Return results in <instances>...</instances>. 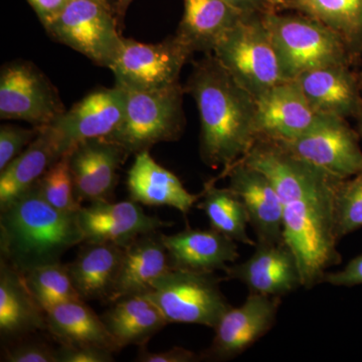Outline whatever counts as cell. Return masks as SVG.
<instances>
[{
  "instance_id": "1",
  "label": "cell",
  "mask_w": 362,
  "mask_h": 362,
  "mask_svg": "<svg viewBox=\"0 0 362 362\" xmlns=\"http://www.w3.org/2000/svg\"><path fill=\"white\" fill-rule=\"evenodd\" d=\"M267 175L282 204L283 238L296 256L302 282L312 289L341 262L337 250L335 192L340 180L282 146L257 140L242 160Z\"/></svg>"
},
{
  "instance_id": "2",
  "label": "cell",
  "mask_w": 362,
  "mask_h": 362,
  "mask_svg": "<svg viewBox=\"0 0 362 362\" xmlns=\"http://www.w3.org/2000/svg\"><path fill=\"white\" fill-rule=\"evenodd\" d=\"M185 90L194 98L201 118L202 161L226 173L257 141L256 99L211 54L194 64Z\"/></svg>"
},
{
  "instance_id": "3",
  "label": "cell",
  "mask_w": 362,
  "mask_h": 362,
  "mask_svg": "<svg viewBox=\"0 0 362 362\" xmlns=\"http://www.w3.org/2000/svg\"><path fill=\"white\" fill-rule=\"evenodd\" d=\"M84 242L77 214L51 206L37 183L0 209L1 259L23 275L59 263L66 251Z\"/></svg>"
},
{
  "instance_id": "4",
  "label": "cell",
  "mask_w": 362,
  "mask_h": 362,
  "mask_svg": "<svg viewBox=\"0 0 362 362\" xmlns=\"http://www.w3.org/2000/svg\"><path fill=\"white\" fill-rule=\"evenodd\" d=\"M213 54L255 99L276 85L290 81L262 13L243 16L221 37Z\"/></svg>"
},
{
  "instance_id": "5",
  "label": "cell",
  "mask_w": 362,
  "mask_h": 362,
  "mask_svg": "<svg viewBox=\"0 0 362 362\" xmlns=\"http://www.w3.org/2000/svg\"><path fill=\"white\" fill-rule=\"evenodd\" d=\"M262 16L288 80L320 66H349L352 54L349 47L320 21L301 13L284 14L277 11H266Z\"/></svg>"
},
{
  "instance_id": "6",
  "label": "cell",
  "mask_w": 362,
  "mask_h": 362,
  "mask_svg": "<svg viewBox=\"0 0 362 362\" xmlns=\"http://www.w3.org/2000/svg\"><path fill=\"white\" fill-rule=\"evenodd\" d=\"M123 90L125 114L107 139L120 145L128 156L149 151L158 143L180 139L185 125V90L180 83L153 90Z\"/></svg>"
},
{
  "instance_id": "7",
  "label": "cell",
  "mask_w": 362,
  "mask_h": 362,
  "mask_svg": "<svg viewBox=\"0 0 362 362\" xmlns=\"http://www.w3.org/2000/svg\"><path fill=\"white\" fill-rule=\"evenodd\" d=\"M221 282L214 273L171 268L157 279L144 296L158 307L168 324L214 328L232 307L221 291Z\"/></svg>"
},
{
  "instance_id": "8",
  "label": "cell",
  "mask_w": 362,
  "mask_h": 362,
  "mask_svg": "<svg viewBox=\"0 0 362 362\" xmlns=\"http://www.w3.org/2000/svg\"><path fill=\"white\" fill-rule=\"evenodd\" d=\"M45 30L52 40L102 68L110 69L123 44L113 8L101 0H71Z\"/></svg>"
},
{
  "instance_id": "9",
  "label": "cell",
  "mask_w": 362,
  "mask_h": 362,
  "mask_svg": "<svg viewBox=\"0 0 362 362\" xmlns=\"http://www.w3.org/2000/svg\"><path fill=\"white\" fill-rule=\"evenodd\" d=\"M66 111L59 90L33 62L16 59L0 71V118L45 127Z\"/></svg>"
},
{
  "instance_id": "10",
  "label": "cell",
  "mask_w": 362,
  "mask_h": 362,
  "mask_svg": "<svg viewBox=\"0 0 362 362\" xmlns=\"http://www.w3.org/2000/svg\"><path fill=\"white\" fill-rule=\"evenodd\" d=\"M192 54L175 35L158 44L124 37L110 70L115 76V85L123 89H164L180 83V71Z\"/></svg>"
},
{
  "instance_id": "11",
  "label": "cell",
  "mask_w": 362,
  "mask_h": 362,
  "mask_svg": "<svg viewBox=\"0 0 362 362\" xmlns=\"http://www.w3.org/2000/svg\"><path fill=\"white\" fill-rule=\"evenodd\" d=\"M277 144L337 180H347L362 173L358 135L341 117L319 115L303 135Z\"/></svg>"
},
{
  "instance_id": "12",
  "label": "cell",
  "mask_w": 362,
  "mask_h": 362,
  "mask_svg": "<svg viewBox=\"0 0 362 362\" xmlns=\"http://www.w3.org/2000/svg\"><path fill=\"white\" fill-rule=\"evenodd\" d=\"M125 93L122 88H99L83 98L47 126L59 156L69 153L78 143L110 136L122 122Z\"/></svg>"
},
{
  "instance_id": "13",
  "label": "cell",
  "mask_w": 362,
  "mask_h": 362,
  "mask_svg": "<svg viewBox=\"0 0 362 362\" xmlns=\"http://www.w3.org/2000/svg\"><path fill=\"white\" fill-rule=\"evenodd\" d=\"M280 304L281 297L250 293L244 303L221 317L202 359L226 361L244 354L273 328Z\"/></svg>"
},
{
  "instance_id": "14",
  "label": "cell",
  "mask_w": 362,
  "mask_h": 362,
  "mask_svg": "<svg viewBox=\"0 0 362 362\" xmlns=\"http://www.w3.org/2000/svg\"><path fill=\"white\" fill-rule=\"evenodd\" d=\"M318 117L296 81H286L256 98L257 140L282 143L296 139Z\"/></svg>"
},
{
  "instance_id": "15",
  "label": "cell",
  "mask_w": 362,
  "mask_h": 362,
  "mask_svg": "<svg viewBox=\"0 0 362 362\" xmlns=\"http://www.w3.org/2000/svg\"><path fill=\"white\" fill-rule=\"evenodd\" d=\"M77 218L84 243H103L121 247L129 246L140 235L173 225L148 216L133 201L90 202V206L81 207Z\"/></svg>"
},
{
  "instance_id": "16",
  "label": "cell",
  "mask_w": 362,
  "mask_h": 362,
  "mask_svg": "<svg viewBox=\"0 0 362 362\" xmlns=\"http://www.w3.org/2000/svg\"><path fill=\"white\" fill-rule=\"evenodd\" d=\"M225 272L226 278L239 281L255 294L283 297L303 287L296 256L284 240L257 243L251 257Z\"/></svg>"
},
{
  "instance_id": "17",
  "label": "cell",
  "mask_w": 362,
  "mask_h": 362,
  "mask_svg": "<svg viewBox=\"0 0 362 362\" xmlns=\"http://www.w3.org/2000/svg\"><path fill=\"white\" fill-rule=\"evenodd\" d=\"M129 156L107 138L78 143L69 152L76 199L83 202L110 201L118 182L121 164Z\"/></svg>"
},
{
  "instance_id": "18",
  "label": "cell",
  "mask_w": 362,
  "mask_h": 362,
  "mask_svg": "<svg viewBox=\"0 0 362 362\" xmlns=\"http://www.w3.org/2000/svg\"><path fill=\"white\" fill-rule=\"evenodd\" d=\"M223 175L230 178L228 188L244 202L256 242H283L282 204L277 190L267 175L243 161L233 164Z\"/></svg>"
},
{
  "instance_id": "19",
  "label": "cell",
  "mask_w": 362,
  "mask_h": 362,
  "mask_svg": "<svg viewBox=\"0 0 362 362\" xmlns=\"http://www.w3.org/2000/svg\"><path fill=\"white\" fill-rule=\"evenodd\" d=\"M171 268L214 273L226 271L239 259L237 242L211 228H187L175 235H162Z\"/></svg>"
},
{
  "instance_id": "20",
  "label": "cell",
  "mask_w": 362,
  "mask_h": 362,
  "mask_svg": "<svg viewBox=\"0 0 362 362\" xmlns=\"http://www.w3.org/2000/svg\"><path fill=\"white\" fill-rule=\"evenodd\" d=\"M294 80L318 115L344 119L361 115V89L349 66H320L305 71Z\"/></svg>"
},
{
  "instance_id": "21",
  "label": "cell",
  "mask_w": 362,
  "mask_h": 362,
  "mask_svg": "<svg viewBox=\"0 0 362 362\" xmlns=\"http://www.w3.org/2000/svg\"><path fill=\"white\" fill-rule=\"evenodd\" d=\"M170 269L162 233L153 232L140 235L129 246L124 247L109 302L114 303L122 298L147 294L157 279Z\"/></svg>"
},
{
  "instance_id": "22",
  "label": "cell",
  "mask_w": 362,
  "mask_h": 362,
  "mask_svg": "<svg viewBox=\"0 0 362 362\" xmlns=\"http://www.w3.org/2000/svg\"><path fill=\"white\" fill-rule=\"evenodd\" d=\"M131 201L149 206H169L187 216L202 199L183 187L175 173L157 163L149 151L136 154L127 175Z\"/></svg>"
},
{
  "instance_id": "23",
  "label": "cell",
  "mask_w": 362,
  "mask_h": 362,
  "mask_svg": "<svg viewBox=\"0 0 362 362\" xmlns=\"http://www.w3.org/2000/svg\"><path fill=\"white\" fill-rule=\"evenodd\" d=\"M47 329L45 312L26 285L25 275L6 261L0 262V335L13 343Z\"/></svg>"
},
{
  "instance_id": "24",
  "label": "cell",
  "mask_w": 362,
  "mask_h": 362,
  "mask_svg": "<svg viewBox=\"0 0 362 362\" xmlns=\"http://www.w3.org/2000/svg\"><path fill=\"white\" fill-rule=\"evenodd\" d=\"M185 11L175 37L192 54H211L244 14L226 0H183Z\"/></svg>"
},
{
  "instance_id": "25",
  "label": "cell",
  "mask_w": 362,
  "mask_h": 362,
  "mask_svg": "<svg viewBox=\"0 0 362 362\" xmlns=\"http://www.w3.org/2000/svg\"><path fill=\"white\" fill-rule=\"evenodd\" d=\"M77 258L68 264L69 274L76 290L84 301H109L124 247L103 243H85Z\"/></svg>"
},
{
  "instance_id": "26",
  "label": "cell",
  "mask_w": 362,
  "mask_h": 362,
  "mask_svg": "<svg viewBox=\"0 0 362 362\" xmlns=\"http://www.w3.org/2000/svg\"><path fill=\"white\" fill-rule=\"evenodd\" d=\"M112 304L101 318L120 350L146 345L168 324L158 307L144 295L122 298Z\"/></svg>"
},
{
  "instance_id": "27",
  "label": "cell",
  "mask_w": 362,
  "mask_h": 362,
  "mask_svg": "<svg viewBox=\"0 0 362 362\" xmlns=\"http://www.w3.org/2000/svg\"><path fill=\"white\" fill-rule=\"evenodd\" d=\"M47 329L59 344L95 345L120 351L102 320L84 300L57 305L45 312Z\"/></svg>"
},
{
  "instance_id": "28",
  "label": "cell",
  "mask_w": 362,
  "mask_h": 362,
  "mask_svg": "<svg viewBox=\"0 0 362 362\" xmlns=\"http://www.w3.org/2000/svg\"><path fill=\"white\" fill-rule=\"evenodd\" d=\"M47 126L6 168L0 171V209L30 189L61 158Z\"/></svg>"
},
{
  "instance_id": "29",
  "label": "cell",
  "mask_w": 362,
  "mask_h": 362,
  "mask_svg": "<svg viewBox=\"0 0 362 362\" xmlns=\"http://www.w3.org/2000/svg\"><path fill=\"white\" fill-rule=\"evenodd\" d=\"M285 9L310 16L334 30L351 54L362 47V0H289Z\"/></svg>"
},
{
  "instance_id": "30",
  "label": "cell",
  "mask_w": 362,
  "mask_h": 362,
  "mask_svg": "<svg viewBox=\"0 0 362 362\" xmlns=\"http://www.w3.org/2000/svg\"><path fill=\"white\" fill-rule=\"evenodd\" d=\"M202 199L197 206L204 211L211 228L235 242L256 246L257 242L247 235L250 221L244 202L230 188L216 187L211 181L204 187Z\"/></svg>"
},
{
  "instance_id": "31",
  "label": "cell",
  "mask_w": 362,
  "mask_h": 362,
  "mask_svg": "<svg viewBox=\"0 0 362 362\" xmlns=\"http://www.w3.org/2000/svg\"><path fill=\"white\" fill-rule=\"evenodd\" d=\"M26 285L45 312L57 305L82 300L71 282L68 267L59 263L39 267L25 275Z\"/></svg>"
},
{
  "instance_id": "32",
  "label": "cell",
  "mask_w": 362,
  "mask_h": 362,
  "mask_svg": "<svg viewBox=\"0 0 362 362\" xmlns=\"http://www.w3.org/2000/svg\"><path fill=\"white\" fill-rule=\"evenodd\" d=\"M37 183L42 197L59 211L77 214L82 207L76 199L69 153L54 162Z\"/></svg>"
},
{
  "instance_id": "33",
  "label": "cell",
  "mask_w": 362,
  "mask_h": 362,
  "mask_svg": "<svg viewBox=\"0 0 362 362\" xmlns=\"http://www.w3.org/2000/svg\"><path fill=\"white\" fill-rule=\"evenodd\" d=\"M335 226L338 240L362 228V173L338 183Z\"/></svg>"
},
{
  "instance_id": "34",
  "label": "cell",
  "mask_w": 362,
  "mask_h": 362,
  "mask_svg": "<svg viewBox=\"0 0 362 362\" xmlns=\"http://www.w3.org/2000/svg\"><path fill=\"white\" fill-rule=\"evenodd\" d=\"M40 128L33 126L32 129H26L11 124H2L0 127V171L37 138Z\"/></svg>"
},
{
  "instance_id": "35",
  "label": "cell",
  "mask_w": 362,
  "mask_h": 362,
  "mask_svg": "<svg viewBox=\"0 0 362 362\" xmlns=\"http://www.w3.org/2000/svg\"><path fill=\"white\" fill-rule=\"evenodd\" d=\"M18 340L9 343L4 349L1 361L6 362H58L57 349L44 342Z\"/></svg>"
},
{
  "instance_id": "36",
  "label": "cell",
  "mask_w": 362,
  "mask_h": 362,
  "mask_svg": "<svg viewBox=\"0 0 362 362\" xmlns=\"http://www.w3.org/2000/svg\"><path fill=\"white\" fill-rule=\"evenodd\" d=\"M114 352L95 345L61 344L57 349L58 362H112Z\"/></svg>"
},
{
  "instance_id": "37",
  "label": "cell",
  "mask_w": 362,
  "mask_h": 362,
  "mask_svg": "<svg viewBox=\"0 0 362 362\" xmlns=\"http://www.w3.org/2000/svg\"><path fill=\"white\" fill-rule=\"evenodd\" d=\"M335 287H354L362 285V254L349 261L342 270L327 272L323 282Z\"/></svg>"
},
{
  "instance_id": "38",
  "label": "cell",
  "mask_w": 362,
  "mask_h": 362,
  "mask_svg": "<svg viewBox=\"0 0 362 362\" xmlns=\"http://www.w3.org/2000/svg\"><path fill=\"white\" fill-rule=\"evenodd\" d=\"M202 356L192 350L175 346L162 352H150L146 345L140 346L136 361L140 362H197L202 361Z\"/></svg>"
},
{
  "instance_id": "39",
  "label": "cell",
  "mask_w": 362,
  "mask_h": 362,
  "mask_svg": "<svg viewBox=\"0 0 362 362\" xmlns=\"http://www.w3.org/2000/svg\"><path fill=\"white\" fill-rule=\"evenodd\" d=\"M45 28L65 9L71 0H26Z\"/></svg>"
},
{
  "instance_id": "40",
  "label": "cell",
  "mask_w": 362,
  "mask_h": 362,
  "mask_svg": "<svg viewBox=\"0 0 362 362\" xmlns=\"http://www.w3.org/2000/svg\"><path fill=\"white\" fill-rule=\"evenodd\" d=\"M226 1L244 16L263 13L271 11L268 0H226Z\"/></svg>"
},
{
  "instance_id": "41",
  "label": "cell",
  "mask_w": 362,
  "mask_h": 362,
  "mask_svg": "<svg viewBox=\"0 0 362 362\" xmlns=\"http://www.w3.org/2000/svg\"><path fill=\"white\" fill-rule=\"evenodd\" d=\"M133 0H113L112 1V8H113L114 13H115L121 30L124 28V20H125L126 13H127L128 8H129Z\"/></svg>"
},
{
  "instance_id": "42",
  "label": "cell",
  "mask_w": 362,
  "mask_h": 362,
  "mask_svg": "<svg viewBox=\"0 0 362 362\" xmlns=\"http://www.w3.org/2000/svg\"><path fill=\"white\" fill-rule=\"evenodd\" d=\"M289 0H268L269 6H270L271 11H282L283 7Z\"/></svg>"
},
{
  "instance_id": "43",
  "label": "cell",
  "mask_w": 362,
  "mask_h": 362,
  "mask_svg": "<svg viewBox=\"0 0 362 362\" xmlns=\"http://www.w3.org/2000/svg\"><path fill=\"white\" fill-rule=\"evenodd\" d=\"M359 117V131H361V135L362 137V112L361 113V115Z\"/></svg>"
},
{
  "instance_id": "44",
  "label": "cell",
  "mask_w": 362,
  "mask_h": 362,
  "mask_svg": "<svg viewBox=\"0 0 362 362\" xmlns=\"http://www.w3.org/2000/svg\"><path fill=\"white\" fill-rule=\"evenodd\" d=\"M102 2H104V4H109V6H112L110 0H101Z\"/></svg>"
},
{
  "instance_id": "45",
  "label": "cell",
  "mask_w": 362,
  "mask_h": 362,
  "mask_svg": "<svg viewBox=\"0 0 362 362\" xmlns=\"http://www.w3.org/2000/svg\"><path fill=\"white\" fill-rule=\"evenodd\" d=\"M361 77H362V75H361Z\"/></svg>"
}]
</instances>
